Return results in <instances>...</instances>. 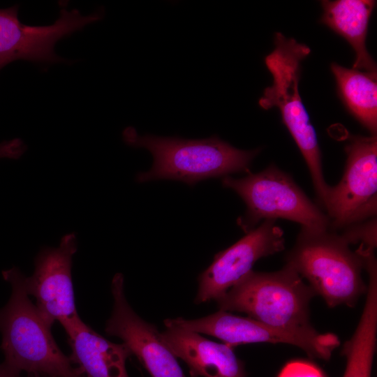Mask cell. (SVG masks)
Here are the masks:
<instances>
[{
	"label": "cell",
	"mask_w": 377,
	"mask_h": 377,
	"mask_svg": "<svg viewBox=\"0 0 377 377\" xmlns=\"http://www.w3.org/2000/svg\"><path fill=\"white\" fill-rule=\"evenodd\" d=\"M77 249L75 233L64 235L57 247H43L34 260V271L24 277L25 290L36 300V306L51 327L79 318L75 302L71 268Z\"/></svg>",
	"instance_id": "cell-10"
},
{
	"label": "cell",
	"mask_w": 377,
	"mask_h": 377,
	"mask_svg": "<svg viewBox=\"0 0 377 377\" xmlns=\"http://www.w3.org/2000/svg\"><path fill=\"white\" fill-rule=\"evenodd\" d=\"M345 151L343 175L330 186L324 205L334 232L374 219L377 212L376 135L350 136Z\"/></svg>",
	"instance_id": "cell-7"
},
{
	"label": "cell",
	"mask_w": 377,
	"mask_h": 377,
	"mask_svg": "<svg viewBox=\"0 0 377 377\" xmlns=\"http://www.w3.org/2000/svg\"><path fill=\"white\" fill-rule=\"evenodd\" d=\"M21 373L5 361L0 364V377H22Z\"/></svg>",
	"instance_id": "cell-19"
},
{
	"label": "cell",
	"mask_w": 377,
	"mask_h": 377,
	"mask_svg": "<svg viewBox=\"0 0 377 377\" xmlns=\"http://www.w3.org/2000/svg\"><path fill=\"white\" fill-rule=\"evenodd\" d=\"M278 377H325L315 364L304 361L294 360L288 362L280 371Z\"/></svg>",
	"instance_id": "cell-18"
},
{
	"label": "cell",
	"mask_w": 377,
	"mask_h": 377,
	"mask_svg": "<svg viewBox=\"0 0 377 377\" xmlns=\"http://www.w3.org/2000/svg\"><path fill=\"white\" fill-rule=\"evenodd\" d=\"M71 348L72 363L87 377H129L126 362L132 355L124 344L106 339L80 318L61 324Z\"/></svg>",
	"instance_id": "cell-14"
},
{
	"label": "cell",
	"mask_w": 377,
	"mask_h": 377,
	"mask_svg": "<svg viewBox=\"0 0 377 377\" xmlns=\"http://www.w3.org/2000/svg\"><path fill=\"white\" fill-rule=\"evenodd\" d=\"M275 47L265 59L272 84L265 89L258 103L265 110L277 107L282 119L300 149L309 170L313 185L323 207L330 188L323 175L321 152L316 131L299 92L302 61L311 52L305 44L280 32Z\"/></svg>",
	"instance_id": "cell-4"
},
{
	"label": "cell",
	"mask_w": 377,
	"mask_h": 377,
	"mask_svg": "<svg viewBox=\"0 0 377 377\" xmlns=\"http://www.w3.org/2000/svg\"><path fill=\"white\" fill-rule=\"evenodd\" d=\"M341 235L330 230L301 228L286 263L308 281L316 295L329 307H353L365 295L363 280L364 257L358 249L353 251Z\"/></svg>",
	"instance_id": "cell-2"
},
{
	"label": "cell",
	"mask_w": 377,
	"mask_h": 377,
	"mask_svg": "<svg viewBox=\"0 0 377 377\" xmlns=\"http://www.w3.org/2000/svg\"><path fill=\"white\" fill-rule=\"evenodd\" d=\"M160 337L189 369L192 377H246L244 362L234 348L209 340L199 333L164 321Z\"/></svg>",
	"instance_id": "cell-13"
},
{
	"label": "cell",
	"mask_w": 377,
	"mask_h": 377,
	"mask_svg": "<svg viewBox=\"0 0 377 377\" xmlns=\"http://www.w3.org/2000/svg\"><path fill=\"white\" fill-rule=\"evenodd\" d=\"M284 248L283 231L276 220H263L258 227L214 256L212 263L198 276L195 303L215 301L253 270L259 259Z\"/></svg>",
	"instance_id": "cell-11"
},
{
	"label": "cell",
	"mask_w": 377,
	"mask_h": 377,
	"mask_svg": "<svg viewBox=\"0 0 377 377\" xmlns=\"http://www.w3.org/2000/svg\"><path fill=\"white\" fill-rule=\"evenodd\" d=\"M321 22L343 36L355 52L353 68L376 72V64L365 41L369 18L376 4L373 0L322 1Z\"/></svg>",
	"instance_id": "cell-15"
},
{
	"label": "cell",
	"mask_w": 377,
	"mask_h": 377,
	"mask_svg": "<svg viewBox=\"0 0 377 377\" xmlns=\"http://www.w3.org/2000/svg\"><path fill=\"white\" fill-rule=\"evenodd\" d=\"M316 295L286 264L280 270H251L215 301L219 310L246 313L266 325L286 329L311 327L309 304Z\"/></svg>",
	"instance_id": "cell-5"
},
{
	"label": "cell",
	"mask_w": 377,
	"mask_h": 377,
	"mask_svg": "<svg viewBox=\"0 0 377 377\" xmlns=\"http://www.w3.org/2000/svg\"><path fill=\"white\" fill-rule=\"evenodd\" d=\"M111 292L113 308L105 324V333L121 339L151 377H186L157 327L141 318L128 304L122 274L114 276Z\"/></svg>",
	"instance_id": "cell-12"
},
{
	"label": "cell",
	"mask_w": 377,
	"mask_h": 377,
	"mask_svg": "<svg viewBox=\"0 0 377 377\" xmlns=\"http://www.w3.org/2000/svg\"><path fill=\"white\" fill-rule=\"evenodd\" d=\"M122 136L128 145L147 149L154 157L151 169L136 175L139 183L172 179L193 185L203 179L249 172L252 161L260 151V148L237 149L216 135L202 140L140 135L129 126Z\"/></svg>",
	"instance_id": "cell-1"
},
{
	"label": "cell",
	"mask_w": 377,
	"mask_h": 377,
	"mask_svg": "<svg viewBox=\"0 0 377 377\" xmlns=\"http://www.w3.org/2000/svg\"><path fill=\"white\" fill-rule=\"evenodd\" d=\"M376 334L377 311L364 307L353 334L343 345L341 355L346 359L343 377H371Z\"/></svg>",
	"instance_id": "cell-17"
},
{
	"label": "cell",
	"mask_w": 377,
	"mask_h": 377,
	"mask_svg": "<svg viewBox=\"0 0 377 377\" xmlns=\"http://www.w3.org/2000/svg\"><path fill=\"white\" fill-rule=\"evenodd\" d=\"M12 287L8 303L0 309L1 348L4 361L21 372L44 377H72L77 371L70 357L56 343L50 329L29 300L24 275L16 267L2 272Z\"/></svg>",
	"instance_id": "cell-3"
},
{
	"label": "cell",
	"mask_w": 377,
	"mask_h": 377,
	"mask_svg": "<svg viewBox=\"0 0 377 377\" xmlns=\"http://www.w3.org/2000/svg\"><path fill=\"white\" fill-rule=\"evenodd\" d=\"M165 321L214 337L232 348L253 343H288L299 347L311 357L327 360L340 345L336 334L318 332L312 326L295 329L276 327L222 310L197 319L177 318Z\"/></svg>",
	"instance_id": "cell-8"
},
{
	"label": "cell",
	"mask_w": 377,
	"mask_h": 377,
	"mask_svg": "<svg viewBox=\"0 0 377 377\" xmlns=\"http://www.w3.org/2000/svg\"><path fill=\"white\" fill-rule=\"evenodd\" d=\"M222 184L236 192L246 204L244 214L237 219L238 226L247 233L260 220L283 219L298 223L302 228L325 230L330 219L313 203L293 177L275 165L246 177L222 178Z\"/></svg>",
	"instance_id": "cell-6"
},
{
	"label": "cell",
	"mask_w": 377,
	"mask_h": 377,
	"mask_svg": "<svg viewBox=\"0 0 377 377\" xmlns=\"http://www.w3.org/2000/svg\"><path fill=\"white\" fill-rule=\"evenodd\" d=\"M18 6L0 8V71L17 60L40 64L66 62L54 51L56 43L64 38L100 20L103 11L83 15L77 9L61 8L59 16L50 25L31 26L17 17Z\"/></svg>",
	"instance_id": "cell-9"
},
{
	"label": "cell",
	"mask_w": 377,
	"mask_h": 377,
	"mask_svg": "<svg viewBox=\"0 0 377 377\" xmlns=\"http://www.w3.org/2000/svg\"><path fill=\"white\" fill-rule=\"evenodd\" d=\"M72 377H87L86 376H84L82 373H81L79 369H77V373L73 376Z\"/></svg>",
	"instance_id": "cell-20"
},
{
	"label": "cell",
	"mask_w": 377,
	"mask_h": 377,
	"mask_svg": "<svg viewBox=\"0 0 377 377\" xmlns=\"http://www.w3.org/2000/svg\"><path fill=\"white\" fill-rule=\"evenodd\" d=\"M339 93L350 112L371 133L377 131L376 72L330 65Z\"/></svg>",
	"instance_id": "cell-16"
}]
</instances>
